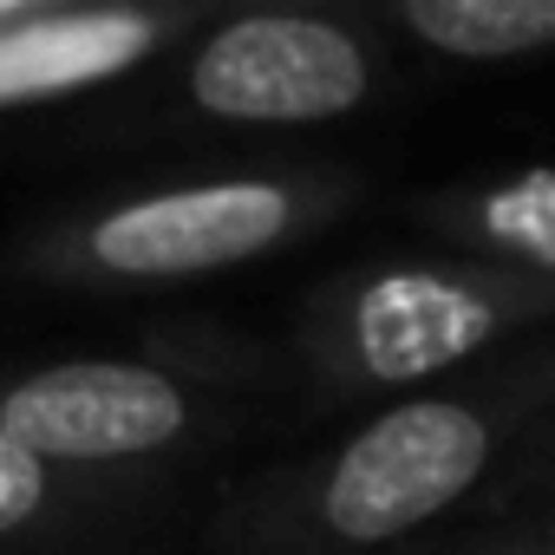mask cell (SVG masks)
Here are the masks:
<instances>
[{"mask_svg":"<svg viewBox=\"0 0 555 555\" xmlns=\"http://www.w3.org/2000/svg\"><path fill=\"white\" fill-rule=\"evenodd\" d=\"M490 431L464 405L425 399L386 412L373 431H360L327 483V522L347 542H386L425 516H438L451 496L470 490L483 470Z\"/></svg>","mask_w":555,"mask_h":555,"instance_id":"1","label":"cell"},{"mask_svg":"<svg viewBox=\"0 0 555 555\" xmlns=\"http://www.w3.org/2000/svg\"><path fill=\"white\" fill-rule=\"evenodd\" d=\"M196 105L216 118H340L366 92V66L347 34L314 21H235L196 60Z\"/></svg>","mask_w":555,"mask_h":555,"instance_id":"2","label":"cell"},{"mask_svg":"<svg viewBox=\"0 0 555 555\" xmlns=\"http://www.w3.org/2000/svg\"><path fill=\"white\" fill-rule=\"evenodd\" d=\"M0 425L40 464L47 457H131V451L177 438L183 399L151 366L79 360V366H53L14 386L8 405H0Z\"/></svg>","mask_w":555,"mask_h":555,"instance_id":"3","label":"cell"},{"mask_svg":"<svg viewBox=\"0 0 555 555\" xmlns=\"http://www.w3.org/2000/svg\"><path fill=\"white\" fill-rule=\"evenodd\" d=\"M282 229H288V196L274 183H209L105 216L92 255L118 274H190L255 255Z\"/></svg>","mask_w":555,"mask_h":555,"instance_id":"4","label":"cell"},{"mask_svg":"<svg viewBox=\"0 0 555 555\" xmlns=\"http://www.w3.org/2000/svg\"><path fill=\"white\" fill-rule=\"evenodd\" d=\"M496 314L457 282L438 274H386L360 301V353L379 379H418L438 373L490 340Z\"/></svg>","mask_w":555,"mask_h":555,"instance_id":"5","label":"cell"},{"mask_svg":"<svg viewBox=\"0 0 555 555\" xmlns=\"http://www.w3.org/2000/svg\"><path fill=\"white\" fill-rule=\"evenodd\" d=\"M151 27L131 14H79V21H34L21 34H0V105L66 92L86 79H112L144 60Z\"/></svg>","mask_w":555,"mask_h":555,"instance_id":"6","label":"cell"},{"mask_svg":"<svg viewBox=\"0 0 555 555\" xmlns=\"http://www.w3.org/2000/svg\"><path fill=\"white\" fill-rule=\"evenodd\" d=\"M405 27L464 60H509L555 40V0H412Z\"/></svg>","mask_w":555,"mask_h":555,"instance_id":"7","label":"cell"},{"mask_svg":"<svg viewBox=\"0 0 555 555\" xmlns=\"http://www.w3.org/2000/svg\"><path fill=\"white\" fill-rule=\"evenodd\" d=\"M490 229L503 242L529 248L535 261H555V170H535L516 190L490 196Z\"/></svg>","mask_w":555,"mask_h":555,"instance_id":"8","label":"cell"},{"mask_svg":"<svg viewBox=\"0 0 555 555\" xmlns=\"http://www.w3.org/2000/svg\"><path fill=\"white\" fill-rule=\"evenodd\" d=\"M40 496H47V470H40V457L0 425V529H14V522H27L34 509H40Z\"/></svg>","mask_w":555,"mask_h":555,"instance_id":"9","label":"cell"}]
</instances>
